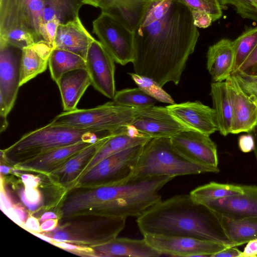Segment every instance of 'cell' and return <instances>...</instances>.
Wrapping results in <instances>:
<instances>
[{"mask_svg":"<svg viewBox=\"0 0 257 257\" xmlns=\"http://www.w3.org/2000/svg\"><path fill=\"white\" fill-rule=\"evenodd\" d=\"M231 75L244 92L257 97V74H249L237 70Z\"/></svg>","mask_w":257,"mask_h":257,"instance_id":"obj_37","label":"cell"},{"mask_svg":"<svg viewBox=\"0 0 257 257\" xmlns=\"http://www.w3.org/2000/svg\"><path fill=\"white\" fill-rule=\"evenodd\" d=\"M53 46L44 41L23 49L20 66V86L47 69Z\"/></svg>","mask_w":257,"mask_h":257,"instance_id":"obj_23","label":"cell"},{"mask_svg":"<svg viewBox=\"0 0 257 257\" xmlns=\"http://www.w3.org/2000/svg\"><path fill=\"white\" fill-rule=\"evenodd\" d=\"M215 214L226 236L235 246L257 239V217L232 218Z\"/></svg>","mask_w":257,"mask_h":257,"instance_id":"obj_27","label":"cell"},{"mask_svg":"<svg viewBox=\"0 0 257 257\" xmlns=\"http://www.w3.org/2000/svg\"><path fill=\"white\" fill-rule=\"evenodd\" d=\"M190 10L206 12L212 18L213 22L219 19L222 15L223 7L219 0H179Z\"/></svg>","mask_w":257,"mask_h":257,"instance_id":"obj_35","label":"cell"},{"mask_svg":"<svg viewBox=\"0 0 257 257\" xmlns=\"http://www.w3.org/2000/svg\"><path fill=\"white\" fill-rule=\"evenodd\" d=\"M136 108L109 101L96 107L64 111L50 123L109 135L131 124Z\"/></svg>","mask_w":257,"mask_h":257,"instance_id":"obj_8","label":"cell"},{"mask_svg":"<svg viewBox=\"0 0 257 257\" xmlns=\"http://www.w3.org/2000/svg\"><path fill=\"white\" fill-rule=\"evenodd\" d=\"M242 192V185L211 182L197 187L189 194L195 201L203 203L209 200L226 197Z\"/></svg>","mask_w":257,"mask_h":257,"instance_id":"obj_31","label":"cell"},{"mask_svg":"<svg viewBox=\"0 0 257 257\" xmlns=\"http://www.w3.org/2000/svg\"><path fill=\"white\" fill-rule=\"evenodd\" d=\"M242 188L240 194L209 200L202 204L214 213L230 218L257 217V186L245 185Z\"/></svg>","mask_w":257,"mask_h":257,"instance_id":"obj_18","label":"cell"},{"mask_svg":"<svg viewBox=\"0 0 257 257\" xmlns=\"http://www.w3.org/2000/svg\"><path fill=\"white\" fill-rule=\"evenodd\" d=\"M221 5L234 7L236 13L242 18L257 22V0H219Z\"/></svg>","mask_w":257,"mask_h":257,"instance_id":"obj_36","label":"cell"},{"mask_svg":"<svg viewBox=\"0 0 257 257\" xmlns=\"http://www.w3.org/2000/svg\"><path fill=\"white\" fill-rule=\"evenodd\" d=\"M241 251L235 247V246H230L216 252L212 255L211 257H240Z\"/></svg>","mask_w":257,"mask_h":257,"instance_id":"obj_43","label":"cell"},{"mask_svg":"<svg viewBox=\"0 0 257 257\" xmlns=\"http://www.w3.org/2000/svg\"><path fill=\"white\" fill-rule=\"evenodd\" d=\"M60 92L63 109L69 111L77 109V104L91 84L86 69H77L64 73L56 83Z\"/></svg>","mask_w":257,"mask_h":257,"instance_id":"obj_25","label":"cell"},{"mask_svg":"<svg viewBox=\"0 0 257 257\" xmlns=\"http://www.w3.org/2000/svg\"><path fill=\"white\" fill-rule=\"evenodd\" d=\"M226 81L233 111L231 134L248 133L257 126V97L244 92L231 75Z\"/></svg>","mask_w":257,"mask_h":257,"instance_id":"obj_16","label":"cell"},{"mask_svg":"<svg viewBox=\"0 0 257 257\" xmlns=\"http://www.w3.org/2000/svg\"><path fill=\"white\" fill-rule=\"evenodd\" d=\"M210 96L213 103L218 131L225 137L231 134L233 111L227 82H213L211 84Z\"/></svg>","mask_w":257,"mask_h":257,"instance_id":"obj_26","label":"cell"},{"mask_svg":"<svg viewBox=\"0 0 257 257\" xmlns=\"http://www.w3.org/2000/svg\"><path fill=\"white\" fill-rule=\"evenodd\" d=\"M166 107L172 114L192 130L209 136L218 131L214 109L200 101L174 103Z\"/></svg>","mask_w":257,"mask_h":257,"instance_id":"obj_17","label":"cell"},{"mask_svg":"<svg viewBox=\"0 0 257 257\" xmlns=\"http://www.w3.org/2000/svg\"><path fill=\"white\" fill-rule=\"evenodd\" d=\"M85 61L91 84L103 95L113 99L116 93L115 61L99 41L94 39L91 43Z\"/></svg>","mask_w":257,"mask_h":257,"instance_id":"obj_14","label":"cell"},{"mask_svg":"<svg viewBox=\"0 0 257 257\" xmlns=\"http://www.w3.org/2000/svg\"><path fill=\"white\" fill-rule=\"evenodd\" d=\"M206 57L207 69L213 81H225L234 68L235 53L232 41L222 39L209 46Z\"/></svg>","mask_w":257,"mask_h":257,"instance_id":"obj_22","label":"cell"},{"mask_svg":"<svg viewBox=\"0 0 257 257\" xmlns=\"http://www.w3.org/2000/svg\"><path fill=\"white\" fill-rule=\"evenodd\" d=\"M237 70H240L249 74L257 72V44L247 58ZM236 70V71H237Z\"/></svg>","mask_w":257,"mask_h":257,"instance_id":"obj_39","label":"cell"},{"mask_svg":"<svg viewBox=\"0 0 257 257\" xmlns=\"http://www.w3.org/2000/svg\"><path fill=\"white\" fill-rule=\"evenodd\" d=\"M173 178L165 176L133 178L119 184L85 188L80 193V202L97 216L138 217L162 200L159 191Z\"/></svg>","mask_w":257,"mask_h":257,"instance_id":"obj_4","label":"cell"},{"mask_svg":"<svg viewBox=\"0 0 257 257\" xmlns=\"http://www.w3.org/2000/svg\"><path fill=\"white\" fill-rule=\"evenodd\" d=\"M83 0H0V38L15 32L53 45L58 26L79 17Z\"/></svg>","mask_w":257,"mask_h":257,"instance_id":"obj_3","label":"cell"},{"mask_svg":"<svg viewBox=\"0 0 257 257\" xmlns=\"http://www.w3.org/2000/svg\"><path fill=\"white\" fill-rule=\"evenodd\" d=\"M128 74L139 88L157 101L170 104L175 103L171 95L153 79L135 72Z\"/></svg>","mask_w":257,"mask_h":257,"instance_id":"obj_34","label":"cell"},{"mask_svg":"<svg viewBox=\"0 0 257 257\" xmlns=\"http://www.w3.org/2000/svg\"><path fill=\"white\" fill-rule=\"evenodd\" d=\"M151 0L130 1L113 4L101 9L133 32Z\"/></svg>","mask_w":257,"mask_h":257,"instance_id":"obj_29","label":"cell"},{"mask_svg":"<svg viewBox=\"0 0 257 257\" xmlns=\"http://www.w3.org/2000/svg\"><path fill=\"white\" fill-rule=\"evenodd\" d=\"M143 146L130 148L104 158L80 177L71 188H96L126 182L133 175Z\"/></svg>","mask_w":257,"mask_h":257,"instance_id":"obj_9","label":"cell"},{"mask_svg":"<svg viewBox=\"0 0 257 257\" xmlns=\"http://www.w3.org/2000/svg\"><path fill=\"white\" fill-rule=\"evenodd\" d=\"M131 125L151 138H170L182 131L192 130L172 114L166 106L155 105L136 108Z\"/></svg>","mask_w":257,"mask_h":257,"instance_id":"obj_13","label":"cell"},{"mask_svg":"<svg viewBox=\"0 0 257 257\" xmlns=\"http://www.w3.org/2000/svg\"><path fill=\"white\" fill-rule=\"evenodd\" d=\"M125 126L110 136L86 166L80 177L104 158L130 148L144 145L152 139L146 136H131L124 132Z\"/></svg>","mask_w":257,"mask_h":257,"instance_id":"obj_28","label":"cell"},{"mask_svg":"<svg viewBox=\"0 0 257 257\" xmlns=\"http://www.w3.org/2000/svg\"><path fill=\"white\" fill-rule=\"evenodd\" d=\"M106 136L49 123L25 134L14 144L1 150V156L7 162L15 166L60 148L81 142H96Z\"/></svg>","mask_w":257,"mask_h":257,"instance_id":"obj_5","label":"cell"},{"mask_svg":"<svg viewBox=\"0 0 257 257\" xmlns=\"http://www.w3.org/2000/svg\"><path fill=\"white\" fill-rule=\"evenodd\" d=\"M94 142L84 141L60 148L27 162L17 164L14 167L23 171L36 172L48 176L79 152Z\"/></svg>","mask_w":257,"mask_h":257,"instance_id":"obj_20","label":"cell"},{"mask_svg":"<svg viewBox=\"0 0 257 257\" xmlns=\"http://www.w3.org/2000/svg\"><path fill=\"white\" fill-rule=\"evenodd\" d=\"M130 1L141 0H83L85 4L99 8L101 10L114 4Z\"/></svg>","mask_w":257,"mask_h":257,"instance_id":"obj_41","label":"cell"},{"mask_svg":"<svg viewBox=\"0 0 257 257\" xmlns=\"http://www.w3.org/2000/svg\"><path fill=\"white\" fill-rule=\"evenodd\" d=\"M94 39L77 17L58 26L53 45L54 48L70 51L85 59L89 47Z\"/></svg>","mask_w":257,"mask_h":257,"instance_id":"obj_21","label":"cell"},{"mask_svg":"<svg viewBox=\"0 0 257 257\" xmlns=\"http://www.w3.org/2000/svg\"><path fill=\"white\" fill-rule=\"evenodd\" d=\"M255 74H257V72H256V73H255Z\"/></svg>","mask_w":257,"mask_h":257,"instance_id":"obj_46","label":"cell"},{"mask_svg":"<svg viewBox=\"0 0 257 257\" xmlns=\"http://www.w3.org/2000/svg\"><path fill=\"white\" fill-rule=\"evenodd\" d=\"M93 32L114 61L121 65L133 62V32L111 15L101 12L93 22Z\"/></svg>","mask_w":257,"mask_h":257,"instance_id":"obj_11","label":"cell"},{"mask_svg":"<svg viewBox=\"0 0 257 257\" xmlns=\"http://www.w3.org/2000/svg\"><path fill=\"white\" fill-rule=\"evenodd\" d=\"M112 99L120 105L135 108L152 106L157 101L139 87L123 89L117 91Z\"/></svg>","mask_w":257,"mask_h":257,"instance_id":"obj_32","label":"cell"},{"mask_svg":"<svg viewBox=\"0 0 257 257\" xmlns=\"http://www.w3.org/2000/svg\"></svg>","mask_w":257,"mask_h":257,"instance_id":"obj_47","label":"cell"},{"mask_svg":"<svg viewBox=\"0 0 257 257\" xmlns=\"http://www.w3.org/2000/svg\"><path fill=\"white\" fill-rule=\"evenodd\" d=\"M91 248L98 256H102L158 257L162 255L144 238L134 239L116 237L105 243Z\"/></svg>","mask_w":257,"mask_h":257,"instance_id":"obj_24","label":"cell"},{"mask_svg":"<svg viewBox=\"0 0 257 257\" xmlns=\"http://www.w3.org/2000/svg\"><path fill=\"white\" fill-rule=\"evenodd\" d=\"M257 256V239L251 240L247 242L244 249L241 251L240 257Z\"/></svg>","mask_w":257,"mask_h":257,"instance_id":"obj_42","label":"cell"},{"mask_svg":"<svg viewBox=\"0 0 257 257\" xmlns=\"http://www.w3.org/2000/svg\"><path fill=\"white\" fill-rule=\"evenodd\" d=\"M136 221L143 235L189 236L235 246L226 236L216 214L190 194L161 200Z\"/></svg>","mask_w":257,"mask_h":257,"instance_id":"obj_2","label":"cell"},{"mask_svg":"<svg viewBox=\"0 0 257 257\" xmlns=\"http://www.w3.org/2000/svg\"><path fill=\"white\" fill-rule=\"evenodd\" d=\"M100 138L79 152L48 177L61 187L70 189L80 177L86 166L110 136Z\"/></svg>","mask_w":257,"mask_h":257,"instance_id":"obj_19","label":"cell"},{"mask_svg":"<svg viewBox=\"0 0 257 257\" xmlns=\"http://www.w3.org/2000/svg\"><path fill=\"white\" fill-rule=\"evenodd\" d=\"M194 24L197 28H207L212 22L211 17L207 13L194 10H190Z\"/></svg>","mask_w":257,"mask_h":257,"instance_id":"obj_38","label":"cell"},{"mask_svg":"<svg viewBox=\"0 0 257 257\" xmlns=\"http://www.w3.org/2000/svg\"><path fill=\"white\" fill-rule=\"evenodd\" d=\"M232 44L235 53L233 72L238 70L257 44V26L244 32L232 41Z\"/></svg>","mask_w":257,"mask_h":257,"instance_id":"obj_33","label":"cell"},{"mask_svg":"<svg viewBox=\"0 0 257 257\" xmlns=\"http://www.w3.org/2000/svg\"><path fill=\"white\" fill-rule=\"evenodd\" d=\"M210 136L194 130L182 131L170 138L174 148L194 163L218 168L217 146Z\"/></svg>","mask_w":257,"mask_h":257,"instance_id":"obj_15","label":"cell"},{"mask_svg":"<svg viewBox=\"0 0 257 257\" xmlns=\"http://www.w3.org/2000/svg\"><path fill=\"white\" fill-rule=\"evenodd\" d=\"M254 139H255V147H254L253 151H254L255 159L257 161V136L256 135L254 137Z\"/></svg>","mask_w":257,"mask_h":257,"instance_id":"obj_44","label":"cell"},{"mask_svg":"<svg viewBox=\"0 0 257 257\" xmlns=\"http://www.w3.org/2000/svg\"><path fill=\"white\" fill-rule=\"evenodd\" d=\"M133 32L135 73L162 87L178 84L199 37L189 8L179 0H151Z\"/></svg>","mask_w":257,"mask_h":257,"instance_id":"obj_1","label":"cell"},{"mask_svg":"<svg viewBox=\"0 0 257 257\" xmlns=\"http://www.w3.org/2000/svg\"><path fill=\"white\" fill-rule=\"evenodd\" d=\"M22 49L0 40V132L8 126L7 115L16 102L20 87Z\"/></svg>","mask_w":257,"mask_h":257,"instance_id":"obj_10","label":"cell"},{"mask_svg":"<svg viewBox=\"0 0 257 257\" xmlns=\"http://www.w3.org/2000/svg\"><path fill=\"white\" fill-rule=\"evenodd\" d=\"M12 35V34H11ZM6 38V37H5ZM1 39H3V38H1Z\"/></svg>","mask_w":257,"mask_h":257,"instance_id":"obj_45","label":"cell"},{"mask_svg":"<svg viewBox=\"0 0 257 257\" xmlns=\"http://www.w3.org/2000/svg\"><path fill=\"white\" fill-rule=\"evenodd\" d=\"M144 238L162 254L175 256H211L227 247L209 240L184 236L146 234Z\"/></svg>","mask_w":257,"mask_h":257,"instance_id":"obj_12","label":"cell"},{"mask_svg":"<svg viewBox=\"0 0 257 257\" xmlns=\"http://www.w3.org/2000/svg\"><path fill=\"white\" fill-rule=\"evenodd\" d=\"M125 217H82L61 220L53 230L42 231L51 241L91 247L116 238L125 227Z\"/></svg>","mask_w":257,"mask_h":257,"instance_id":"obj_7","label":"cell"},{"mask_svg":"<svg viewBox=\"0 0 257 257\" xmlns=\"http://www.w3.org/2000/svg\"><path fill=\"white\" fill-rule=\"evenodd\" d=\"M219 172L218 168L199 165L185 158L174 148L170 138H152L144 145L131 179Z\"/></svg>","mask_w":257,"mask_h":257,"instance_id":"obj_6","label":"cell"},{"mask_svg":"<svg viewBox=\"0 0 257 257\" xmlns=\"http://www.w3.org/2000/svg\"><path fill=\"white\" fill-rule=\"evenodd\" d=\"M48 65L51 77L56 83L67 72L86 68L85 59L81 56L54 47L49 59Z\"/></svg>","mask_w":257,"mask_h":257,"instance_id":"obj_30","label":"cell"},{"mask_svg":"<svg viewBox=\"0 0 257 257\" xmlns=\"http://www.w3.org/2000/svg\"><path fill=\"white\" fill-rule=\"evenodd\" d=\"M238 145L239 150L243 153H247L253 151L255 147L254 137L249 134L240 136Z\"/></svg>","mask_w":257,"mask_h":257,"instance_id":"obj_40","label":"cell"}]
</instances>
